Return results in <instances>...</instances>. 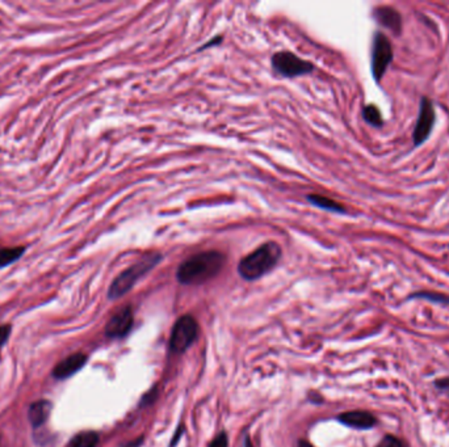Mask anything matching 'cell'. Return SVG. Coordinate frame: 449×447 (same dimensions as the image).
<instances>
[{
  "mask_svg": "<svg viewBox=\"0 0 449 447\" xmlns=\"http://www.w3.org/2000/svg\"><path fill=\"white\" fill-rule=\"evenodd\" d=\"M226 257L218 250L200 252L180 264L176 278L182 285H201L217 276L224 268Z\"/></svg>",
  "mask_w": 449,
  "mask_h": 447,
  "instance_id": "6da1fadb",
  "label": "cell"
},
{
  "mask_svg": "<svg viewBox=\"0 0 449 447\" xmlns=\"http://www.w3.org/2000/svg\"><path fill=\"white\" fill-rule=\"evenodd\" d=\"M283 250L278 243L267 241L239 261V276L246 281L259 279L278 265Z\"/></svg>",
  "mask_w": 449,
  "mask_h": 447,
  "instance_id": "7a4b0ae2",
  "label": "cell"
},
{
  "mask_svg": "<svg viewBox=\"0 0 449 447\" xmlns=\"http://www.w3.org/2000/svg\"><path fill=\"white\" fill-rule=\"evenodd\" d=\"M162 259L163 256L160 253H147L140 261H137L131 268L120 273L109 286L108 298L111 301H116L121 297H124L125 294H128L142 277L146 276L162 261Z\"/></svg>",
  "mask_w": 449,
  "mask_h": 447,
  "instance_id": "3957f363",
  "label": "cell"
},
{
  "mask_svg": "<svg viewBox=\"0 0 449 447\" xmlns=\"http://www.w3.org/2000/svg\"><path fill=\"white\" fill-rule=\"evenodd\" d=\"M271 65L275 74L283 78L304 77L314 71V65L312 62L305 61L291 52H278L274 54Z\"/></svg>",
  "mask_w": 449,
  "mask_h": 447,
  "instance_id": "277c9868",
  "label": "cell"
},
{
  "mask_svg": "<svg viewBox=\"0 0 449 447\" xmlns=\"http://www.w3.org/2000/svg\"><path fill=\"white\" fill-rule=\"evenodd\" d=\"M198 320L191 315L179 317L173 326L170 339V349L173 353H184L198 337Z\"/></svg>",
  "mask_w": 449,
  "mask_h": 447,
  "instance_id": "5b68a950",
  "label": "cell"
},
{
  "mask_svg": "<svg viewBox=\"0 0 449 447\" xmlns=\"http://www.w3.org/2000/svg\"><path fill=\"white\" fill-rule=\"evenodd\" d=\"M393 58L394 53L392 42L383 33L377 32L373 37L372 45V75L377 83L383 80Z\"/></svg>",
  "mask_w": 449,
  "mask_h": 447,
  "instance_id": "8992f818",
  "label": "cell"
},
{
  "mask_svg": "<svg viewBox=\"0 0 449 447\" xmlns=\"http://www.w3.org/2000/svg\"><path fill=\"white\" fill-rule=\"evenodd\" d=\"M436 113L434 103L423 96L421 99V106H419V115L418 119L412 132V142L415 147H419L423 145L431 135L432 129L435 126Z\"/></svg>",
  "mask_w": 449,
  "mask_h": 447,
  "instance_id": "52a82bcc",
  "label": "cell"
},
{
  "mask_svg": "<svg viewBox=\"0 0 449 447\" xmlns=\"http://www.w3.org/2000/svg\"><path fill=\"white\" fill-rule=\"evenodd\" d=\"M134 315L131 306H125L109 319L106 323V335L111 339H121L125 337L133 327Z\"/></svg>",
  "mask_w": 449,
  "mask_h": 447,
  "instance_id": "ba28073f",
  "label": "cell"
},
{
  "mask_svg": "<svg viewBox=\"0 0 449 447\" xmlns=\"http://www.w3.org/2000/svg\"><path fill=\"white\" fill-rule=\"evenodd\" d=\"M87 362V355L84 353H74L62 359L55 368H53V377L55 379H67L77 374L80 368H83Z\"/></svg>",
  "mask_w": 449,
  "mask_h": 447,
  "instance_id": "9c48e42d",
  "label": "cell"
},
{
  "mask_svg": "<svg viewBox=\"0 0 449 447\" xmlns=\"http://www.w3.org/2000/svg\"><path fill=\"white\" fill-rule=\"evenodd\" d=\"M373 16L377 23L383 28L389 29L394 34H401L402 32V16L397 11L396 8L390 6L377 7L373 11Z\"/></svg>",
  "mask_w": 449,
  "mask_h": 447,
  "instance_id": "30bf717a",
  "label": "cell"
},
{
  "mask_svg": "<svg viewBox=\"0 0 449 447\" xmlns=\"http://www.w3.org/2000/svg\"><path fill=\"white\" fill-rule=\"evenodd\" d=\"M338 420L341 421L344 425L355 429H370L376 425V417L365 410H351L342 413Z\"/></svg>",
  "mask_w": 449,
  "mask_h": 447,
  "instance_id": "8fae6325",
  "label": "cell"
},
{
  "mask_svg": "<svg viewBox=\"0 0 449 447\" xmlns=\"http://www.w3.org/2000/svg\"><path fill=\"white\" fill-rule=\"evenodd\" d=\"M52 412V403L49 400H37L30 404L28 409V417L33 428L42 426Z\"/></svg>",
  "mask_w": 449,
  "mask_h": 447,
  "instance_id": "7c38bea8",
  "label": "cell"
},
{
  "mask_svg": "<svg viewBox=\"0 0 449 447\" xmlns=\"http://www.w3.org/2000/svg\"><path fill=\"white\" fill-rule=\"evenodd\" d=\"M306 198L316 208L323 209V210L332 211V212H338V214H345V208H344L343 205H341L339 202H336V201H334L331 198L325 197V196H321V195H309Z\"/></svg>",
  "mask_w": 449,
  "mask_h": 447,
  "instance_id": "4fadbf2b",
  "label": "cell"
},
{
  "mask_svg": "<svg viewBox=\"0 0 449 447\" xmlns=\"http://www.w3.org/2000/svg\"><path fill=\"white\" fill-rule=\"evenodd\" d=\"M24 253H26V247L24 246L0 248V269L16 263Z\"/></svg>",
  "mask_w": 449,
  "mask_h": 447,
  "instance_id": "5bb4252c",
  "label": "cell"
},
{
  "mask_svg": "<svg viewBox=\"0 0 449 447\" xmlns=\"http://www.w3.org/2000/svg\"><path fill=\"white\" fill-rule=\"evenodd\" d=\"M99 444V434L96 432H82L78 433L67 447H96Z\"/></svg>",
  "mask_w": 449,
  "mask_h": 447,
  "instance_id": "9a60e30c",
  "label": "cell"
},
{
  "mask_svg": "<svg viewBox=\"0 0 449 447\" xmlns=\"http://www.w3.org/2000/svg\"><path fill=\"white\" fill-rule=\"evenodd\" d=\"M363 117L372 126L381 128L383 125L381 112H380V109L377 106H373V104H370V106H365L363 108Z\"/></svg>",
  "mask_w": 449,
  "mask_h": 447,
  "instance_id": "2e32d148",
  "label": "cell"
},
{
  "mask_svg": "<svg viewBox=\"0 0 449 447\" xmlns=\"http://www.w3.org/2000/svg\"><path fill=\"white\" fill-rule=\"evenodd\" d=\"M411 297L412 298H426V299L434 301V302L449 303L448 297H446L443 294H435V292H417V294H414Z\"/></svg>",
  "mask_w": 449,
  "mask_h": 447,
  "instance_id": "e0dca14e",
  "label": "cell"
},
{
  "mask_svg": "<svg viewBox=\"0 0 449 447\" xmlns=\"http://www.w3.org/2000/svg\"><path fill=\"white\" fill-rule=\"evenodd\" d=\"M377 447H406V444L394 435H386Z\"/></svg>",
  "mask_w": 449,
  "mask_h": 447,
  "instance_id": "ac0fdd59",
  "label": "cell"
},
{
  "mask_svg": "<svg viewBox=\"0 0 449 447\" xmlns=\"http://www.w3.org/2000/svg\"><path fill=\"white\" fill-rule=\"evenodd\" d=\"M209 447H229V438L227 434L222 432L218 434L211 442Z\"/></svg>",
  "mask_w": 449,
  "mask_h": 447,
  "instance_id": "d6986e66",
  "label": "cell"
},
{
  "mask_svg": "<svg viewBox=\"0 0 449 447\" xmlns=\"http://www.w3.org/2000/svg\"><path fill=\"white\" fill-rule=\"evenodd\" d=\"M11 329L12 327L6 324V326H0V348L7 342L10 335H11Z\"/></svg>",
  "mask_w": 449,
  "mask_h": 447,
  "instance_id": "ffe728a7",
  "label": "cell"
},
{
  "mask_svg": "<svg viewBox=\"0 0 449 447\" xmlns=\"http://www.w3.org/2000/svg\"><path fill=\"white\" fill-rule=\"evenodd\" d=\"M221 41H222V37H221V36H218V37H216V39H211V40L209 41V43L202 45V46L198 49V52H201V50H204V49H208V48H211L213 45H220Z\"/></svg>",
  "mask_w": 449,
  "mask_h": 447,
  "instance_id": "44dd1931",
  "label": "cell"
},
{
  "mask_svg": "<svg viewBox=\"0 0 449 447\" xmlns=\"http://www.w3.org/2000/svg\"><path fill=\"white\" fill-rule=\"evenodd\" d=\"M436 386L440 388H449V378L436 381Z\"/></svg>",
  "mask_w": 449,
  "mask_h": 447,
  "instance_id": "7402d4cb",
  "label": "cell"
},
{
  "mask_svg": "<svg viewBox=\"0 0 449 447\" xmlns=\"http://www.w3.org/2000/svg\"><path fill=\"white\" fill-rule=\"evenodd\" d=\"M298 447H314V446H313V445H312L310 442H307V441H304V439H303V441H300V442H298Z\"/></svg>",
  "mask_w": 449,
  "mask_h": 447,
  "instance_id": "603a6c76",
  "label": "cell"
}]
</instances>
